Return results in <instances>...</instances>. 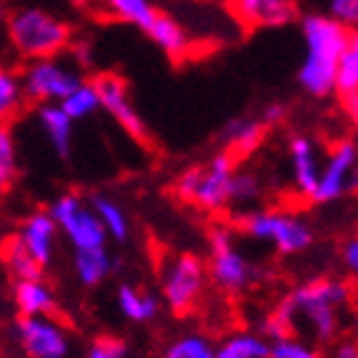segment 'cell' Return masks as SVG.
Here are the masks:
<instances>
[{"label": "cell", "mask_w": 358, "mask_h": 358, "mask_svg": "<svg viewBox=\"0 0 358 358\" xmlns=\"http://www.w3.org/2000/svg\"><path fill=\"white\" fill-rule=\"evenodd\" d=\"M356 286L343 278H310L293 286L278 301L273 313L286 323L291 336L331 346L343 329V316L351 313Z\"/></svg>", "instance_id": "obj_1"}, {"label": "cell", "mask_w": 358, "mask_h": 358, "mask_svg": "<svg viewBox=\"0 0 358 358\" xmlns=\"http://www.w3.org/2000/svg\"><path fill=\"white\" fill-rule=\"evenodd\" d=\"M90 206H93V210L98 213V218H101V223L106 226L110 238H115L118 243L128 241V236H131V223H128V215H126V210H123V206H120L115 198L93 196L90 198Z\"/></svg>", "instance_id": "obj_25"}, {"label": "cell", "mask_w": 358, "mask_h": 358, "mask_svg": "<svg viewBox=\"0 0 358 358\" xmlns=\"http://www.w3.org/2000/svg\"><path fill=\"white\" fill-rule=\"evenodd\" d=\"M233 15L248 30L283 28L299 15L296 0H231Z\"/></svg>", "instance_id": "obj_14"}, {"label": "cell", "mask_w": 358, "mask_h": 358, "mask_svg": "<svg viewBox=\"0 0 358 358\" xmlns=\"http://www.w3.org/2000/svg\"><path fill=\"white\" fill-rule=\"evenodd\" d=\"M60 106H63V110H66L73 120H83V118H88V115L96 113V110H101L103 103H101V96H98L96 85H93V80H90V83L80 85L76 93H71Z\"/></svg>", "instance_id": "obj_28"}, {"label": "cell", "mask_w": 358, "mask_h": 358, "mask_svg": "<svg viewBox=\"0 0 358 358\" xmlns=\"http://www.w3.org/2000/svg\"><path fill=\"white\" fill-rule=\"evenodd\" d=\"M25 101H28V96H25L20 73L10 71V68H3L0 71V115H3V123L15 118Z\"/></svg>", "instance_id": "obj_27"}, {"label": "cell", "mask_w": 358, "mask_h": 358, "mask_svg": "<svg viewBox=\"0 0 358 358\" xmlns=\"http://www.w3.org/2000/svg\"><path fill=\"white\" fill-rule=\"evenodd\" d=\"M258 118H261L268 128L278 126V123L286 118V106H281V103H268V106L261 110V115H258Z\"/></svg>", "instance_id": "obj_37"}, {"label": "cell", "mask_w": 358, "mask_h": 358, "mask_svg": "<svg viewBox=\"0 0 358 358\" xmlns=\"http://www.w3.org/2000/svg\"><path fill=\"white\" fill-rule=\"evenodd\" d=\"M8 41L13 50L30 63L58 58L71 45L73 33L66 20L43 8H18L8 15Z\"/></svg>", "instance_id": "obj_3"}, {"label": "cell", "mask_w": 358, "mask_h": 358, "mask_svg": "<svg viewBox=\"0 0 358 358\" xmlns=\"http://www.w3.org/2000/svg\"><path fill=\"white\" fill-rule=\"evenodd\" d=\"M336 93L341 98L358 93V60L351 50H346V55L341 58L338 76H336Z\"/></svg>", "instance_id": "obj_32"}, {"label": "cell", "mask_w": 358, "mask_h": 358, "mask_svg": "<svg viewBox=\"0 0 358 358\" xmlns=\"http://www.w3.org/2000/svg\"><path fill=\"white\" fill-rule=\"evenodd\" d=\"M261 196H263V183L256 171L238 168L236 176H233V185H231V208H236L238 213L253 210L256 208V201Z\"/></svg>", "instance_id": "obj_26"}, {"label": "cell", "mask_w": 358, "mask_h": 358, "mask_svg": "<svg viewBox=\"0 0 358 358\" xmlns=\"http://www.w3.org/2000/svg\"><path fill=\"white\" fill-rule=\"evenodd\" d=\"M351 331H353V336L358 338V286H356V296H353V303H351Z\"/></svg>", "instance_id": "obj_39"}, {"label": "cell", "mask_w": 358, "mask_h": 358, "mask_svg": "<svg viewBox=\"0 0 358 358\" xmlns=\"http://www.w3.org/2000/svg\"><path fill=\"white\" fill-rule=\"evenodd\" d=\"M38 123L48 138L53 153L60 161H68L73 153V123L76 120L63 110L60 103H45V106H38Z\"/></svg>", "instance_id": "obj_17"}, {"label": "cell", "mask_w": 358, "mask_h": 358, "mask_svg": "<svg viewBox=\"0 0 358 358\" xmlns=\"http://www.w3.org/2000/svg\"><path fill=\"white\" fill-rule=\"evenodd\" d=\"M236 171L238 161L221 150L203 166L183 168L173 183V191L183 203L196 206L206 213H221L231 206V185Z\"/></svg>", "instance_id": "obj_4"}, {"label": "cell", "mask_w": 358, "mask_h": 358, "mask_svg": "<svg viewBox=\"0 0 358 358\" xmlns=\"http://www.w3.org/2000/svg\"><path fill=\"white\" fill-rule=\"evenodd\" d=\"M58 223L53 221V215L48 210H33L20 221L15 236L20 238V243L30 251V256L41 263L43 268L53 261L55 253V236H58Z\"/></svg>", "instance_id": "obj_15"}, {"label": "cell", "mask_w": 358, "mask_h": 358, "mask_svg": "<svg viewBox=\"0 0 358 358\" xmlns=\"http://www.w3.org/2000/svg\"><path fill=\"white\" fill-rule=\"evenodd\" d=\"M13 306L18 316H53L55 293L45 281H13Z\"/></svg>", "instance_id": "obj_18"}, {"label": "cell", "mask_w": 358, "mask_h": 358, "mask_svg": "<svg viewBox=\"0 0 358 358\" xmlns=\"http://www.w3.org/2000/svg\"><path fill=\"white\" fill-rule=\"evenodd\" d=\"M13 336L28 358H68L71 338L58 321L50 316H18L13 323Z\"/></svg>", "instance_id": "obj_11"}, {"label": "cell", "mask_w": 358, "mask_h": 358, "mask_svg": "<svg viewBox=\"0 0 358 358\" xmlns=\"http://www.w3.org/2000/svg\"><path fill=\"white\" fill-rule=\"evenodd\" d=\"M215 358H271V341L261 334H231L215 346Z\"/></svg>", "instance_id": "obj_23"}, {"label": "cell", "mask_w": 358, "mask_h": 358, "mask_svg": "<svg viewBox=\"0 0 358 358\" xmlns=\"http://www.w3.org/2000/svg\"><path fill=\"white\" fill-rule=\"evenodd\" d=\"M356 145H358V138H356Z\"/></svg>", "instance_id": "obj_42"}, {"label": "cell", "mask_w": 358, "mask_h": 358, "mask_svg": "<svg viewBox=\"0 0 358 358\" xmlns=\"http://www.w3.org/2000/svg\"><path fill=\"white\" fill-rule=\"evenodd\" d=\"M98 6H101L108 15H113L115 20L136 25V28L145 30V33H148V28L153 25V20L158 18V13H161V10H155L150 0H101Z\"/></svg>", "instance_id": "obj_24"}, {"label": "cell", "mask_w": 358, "mask_h": 358, "mask_svg": "<svg viewBox=\"0 0 358 358\" xmlns=\"http://www.w3.org/2000/svg\"><path fill=\"white\" fill-rule=\"evenodd\" d=\"M115 268L113 256L108 248H88V251H73V271L83 286H98L106 281Z\"/></svg>", "instance_id": "obj_20"}, {"label": "cell", "mask_w": 358, "mask_h": 358, "mask_svg": "<svg viewBox=\"0 0 358 358\" xmlns=\"http://www.w3.org/2000/svg\"><path fill=\"white\" fill-rule=\"evenodd\" d=\"M341 103H343V110L348 113V118H353L358 123V93H353V96H346V98H341Z\"/></svg>", "instance_id": "obj_38"}, {"label": "cell", "mask_w": 358, "mask_h": 358, "mask_svg": "<svg viewBox=\"0 0 358 358\" xmlns=\"http://www.w3.org/2000/svg\"><path fill=\"white\" fill-rule=\"evenodd\" d=\"M271 358H323V356L318 353V348L313 343H308L303 338H296V336H288V338L271 343Z\"/></svg>", "instance_id": "obj_31"}, {"label": "cell", "mask_w": 358, "mask_h": 358, "mask_svg": "<svg viewBox=\"0 0 358 358\" xmlns=\"http://www.w3.org/2000/svg\"><path fill=\"white\" fill-rule=\"evenodd\" d=\"M351 50L353 55H356V60H358V30H353V36H351Z\"/></svg>", "instance_id": "obj_41"}, {"label": "cell", "mask_w": 358, "mask_h": 358, "mask_svg": "<svg viewBox=\"0 0 358 358\" xmlns=\"http://www.w3.org/2000/svg\"><path fill=\"white\" fill-rule=\"evenodd\" d=\"M48 213L58 223L60 233L73 245V251H88V248H106L110 238L106 226L101 223L93 206H85L78 193H63L48 206Z\"/></svg>", "instance_id": "obj_9"}, {"label": "cell", "mask_w": 358, "mask_h": 358, "mask_svg": "<svg viewBox=\"0 0 358 358\" xmlns=\"http://www.w3.org/2000/svg\"><path fill=\"white\" fill-rule=\"evenodd\" d=\"M353 188H358V145L351 138H341L329 148L313 203H334Z\"/></svg>", "instance_id": "obj_10"}, {"label": "cell", "mask_w": 358, "mask_h": 358, "mask_svg": "<svg viewBox=\"0 0 358 358\" xmlns=\"http://www.w3.org/2000/svg\"><path fill=\"white\" fill-rule=\"evenodd\" d=\"M3 258H6V268L13 281H43V271L45 268L30 256V251L20 243V238L15 233L8 236L6 248H3Z\"/></svg>", "instance_id": "obj_21"}, {"label": "cell", "mask_w": 358, "mask_h": 358, "mask_svg": "<svg viewBox=\"0 0 358 358\" xmlns=\"http://www.w3.org/2000/svg\"><path fill=\"white\" fill-rule=\"evenodd\" d=\"M266 131H268V126L261 118H251V115L228 120L221 131L223 150L231 153L236 161L245 158V155L256 153V148L263 143V138H266Z\"/></svg>", "instance_id": "obj_16"}, {"label": "cell", "mask_w": 358, "mask_h": 358, "mask_svg": "<svg viewBox=\"0 0 358 358\" xmlns=\"http://www.w3.org/2000/svg\"><path fill=\"white\" fill-rule=\"evenodd\" d=\"M25 358H28V356H25Z\"/></svg>", "instance_id": "obj_43"}, {"label": "cell", "mask_w": 358, "mask_h": 358, "mask_svg": "<svg viewBox=\"0 0 358 358\" xmlns=\"http://www.w3.org/2000/svg\"><path fill=\"white\" fill-rule=\"evenodd\" d=\"M25 96L30 103L45 106V103H63L71 93H76L85 83L83 73L76 66L58 58L30 60L20 71Z\"/></svg>", "instance_id": "obj_8"}, {"label": "cell", "mask_w": 358, "mask_h": 358, "mask_svg": "<svg viewBox=\"0 0 358 358\" xmlns=\"http://www.w3.org/2000/svg\"><path fill=\"white\" fill-rule=\"evenodd\" d=\"M118 308L128 321L145 323V321H150V318L158 316L161 301L155 299L153 293L141 291V288L131 286V283H120L118 286Z\"/></svg>", "instance_id": "obj_22"}, {"label": "cell", "mask_w": 358, "mask_h": 358, "mask_svg": "<svg viewBox=\"0 0 358 358\" xmlns=\"http://www.w3.org/2000/svg\"><path fill=\"white\" fill-rule=\"evenodd\" d=\"M148 38L173 60H180L191 50V36L185 33V28L176 18H171L168 13H158V18L148 28Z\"/></svg>", "instance_id": "obj_19"}, {"label": "cell", "mask_w": 358, "mask_h": 358, "mask_svg": "<svg viewBox=\"0 0 358 358\" xmlns=\"http://www.w3.org/2000/svg\"><path fill=\"white\" fill-rule=\"evenodd\" d=\"M161 291L173 313H188L201 301L210 281L208 263L196 253H171L161 261Z\"/></svg>", "instance_id": "obj_7"}, {"label": "cell", "mask_w": 358, "mask_h": 358, "mask_svg": "<svg viewBox=\"0 0 358 358\" xmlns=\"http://www.w3.org/2000/svg\"><path fill=\"white\" fill-rule=\"evenodd\" d=\"M329 15L346 28L358 30V0H329Z\"/></svg>", "instance_id": "obj_33"}, {"label": "cell", "mask_w": 358, "mask_h": 358, "mask_svg": "<svg viewBox=\"0 0 358 358\" xmlns=\"http://www.w3.org/2000/svg\"><path fill=\"white\" fill-rule=\"evenodd\" d=\"M306 43V58L299 68L301 88L313 98L336 93L341 58L351 48L353 30L331 15H306L301 23Z\"/></svg>", "instance_id": "obj_2"}, {"label": "cell", "mask_w": 358, "mask_h": 358, "mask_svg": "<svg viewBox=\"0 0 358 358\" xmlns=\"http://www.w3.org/2000/svg\"><path fill=\"white\" fill-rule=\"evenodd\" d=\"M163 358H215V346L201 334H185L166 348Z\"/></svg>", "instance_id": "obj_30"}, {"label": "cell", "mask_w": 358, "mask_h": 358, "mask_svg": "<svg viewBox=\"0 0 358 358\" xmlns=\"http://www.w3.org/2000/svg\"><path fill=\"white\" fill-rule=\"evenodd\" d=\"M323 358H358V338H338L336 343H331L329 351Z\"/></svg>", "instance_id": "obj_36"}, {"label": "cell", "mask_w": 358, "mask_h": 358, "mask_svg": "<svg viewBox=\"0 0 358 358\" xmlns=\"http://www.w3.org/2000/svg\"><path fill=\"white\" fill-rule=\"evenodd\" d=\"M71 3L76 8H93V6H98L101 0H71Z\"/></svg>", "instance_id": "obj_40"}, {"label": "cell", "mask_w": 358, "mask_h": 358, "mask_svg": "<svg viewBox=\"0 0 358 358\" xmlns=\"http://www.w3.org/2000/svg\"><path fill=\"white\" fill-rule=\"evenodd\" d=\"M208 273L210 283L228 296H241L258 281V268L236 245V226L215 223L208 231Z\"/></svg>", "instance_id": "obj_6"}, {"label": "cell", "mask_w": 358, "mask_h": 358, "mask_svg": "<svg viewBox=\"0 0 358 358\" xmlns=\"http://www.w3.org/2000/svg\"><path fill=\"white\" fill-rule=\"evenodd\" d=\"M126 343L120 338H110V336H101V338L88 348L85 358H126Z\"/></svg>", "instance_id": "obj_34"}, {"label": "cell", "mask_w": 358, "mask_h": 358, "mask_svg": "<svg viewBox=\"0 0 358 358\" xmlns=\"http://www.w3.org/2000/svg\"><path fill=\"white\" fill-rule=\"evenodd\" d=\"M288 163H291V180L299 196L313 201L321 183L323 163L316 143L308 136H293L288 141Z\"/></svg>", "instance_id": "obj_13"}, {"label": "cell", "mask_w": 358, "mask_h": 358, "mask_svg": "<svg viewBox=\"0 0 358 358\" xmlns=\"http://www.w3.org/2000/svg\"><path fill=\"white\" fill-rule=\"evenodd\" d=\"M18 178V148L8 123L0 128V188L3 193L10 191V185Z\"/></svg>", "instance_id": "obj_29"}, {"label": "cell", "mask_w": 358, "mask_h": 358, "mask_svg": "<svg viewBox=\"0 0 358 358\" xmlns=\"http://www.w3.org/2000/svg\"><path fill=\"white\" fill-rule=\"evenodd\" d=\"M93 85H96L98 96H101L103 110H106L131 138H136L141 143L148 141V128H145L143 118H141V113L136 110V106L131 103L128 83L123 80V76H118V73H98V76L93 78Z\"/></svg>", "instance_id": "obj_12"}, {"label": "cell", "mask_w": 358, "mask_h": 358, "mask_svg": "<svg viewBox=\"0 0 358 358\" xmlns=\"http://www.w3.org/2000/svg\"><path fill=\"white\" fill-rule=\"evenodd\" d=\"M233 226L243 231L248 238L266 241L283 256H296L310 248L313 243V231L308 223L296 213L273 208H253L236 213Z\"/></svg>", "instance_id": "obj_5"}, {"label": "cell", "mask_w": 358, "mask_h": 358, "mask_svg": "<svg viewBox=\"0 0 358 358\" xmlns=\"http://www.w3.org/2000/svg\"><path fill=\"white\" fill-rule=\"evenodd\" d=\"M341 263L346 268L348 278L358 286V236L356 238H348L341 248Z\"/></svg>", "instance_id": "obj_35"}]
</instances>
